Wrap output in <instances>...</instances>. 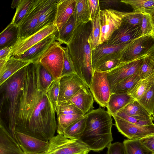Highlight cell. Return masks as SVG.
<instances>
[{
    "mask_svg": "<svg viewBox=\"0 0 154 154\" xmlns=\"http://www.w3.org/2000/svg\"><path fill=\"white\" fill-rule=\"evenodd\" d=\"M106 154H125L123 143L119 142L110 143L107 147Z\"/></svg>",
    "mask_w": 154,
    "mask_h": 154,
    "instance_id": "46",
    "label": "cell"
},
{
    "mask_svg": "<svg viewBox=\"0 0 154 154\" xmlns=\"http://www.w3.org/2000/svg\"><path fill=\"white\" fill-rule=\"evenodd\" d=\"M0 154H24L18 143L0 126Z\"/></svg>",
    "mask_w": 154,
    "mask_h": 154,
    "instance_id": "21",
    "label": "cell"
},
{
    "mask_svg": "<svg viewBox=\"0 0 154 154\" xmlns=\"http://www.w3.org/2000/svg\"><path fill=\"white\" fill-rule=\"evenodd\" d=\"M122 12L111 8L100 10L99 12L100 35L99 45L108 41L112 33L122 24L123 18L136 13Z\"/></svg>",
    "mask_w": 154,
    "mask_h": 154,
    "instance_id": "4",
    "label": "cell"
},
{
    "mask_svg": "<svg viewBox=\"0 0 154 154\" xmlns=\"http://www.w3.org/2000/svg\"><path fill=\"white\" fill-rule=\"evenodd\" d=\"M120 2L131 6L134 11L149 13L154 16V0H122Z\"/></svg>",
    "mask_w": 154,
    "mask_h": 154,
    "instance_id": "28",
    "label": "cell"
},
{
    "mask_svg": "<svg viewBox=\"0 0 154 154\" xmlns=\"http://www.w3.org/2000/svg\"><path fill=\"white\" fill-rule=\"evenodd\" d=\"M127 115L143 121L154 120L152 115L137 100H134L123 109Z\"/></svg>",
    "mask_w": 154,
    "mask_h": 154,
    "instance_id": "24",
    "label": "cell"
},
{
    "mask_svg": "<svg viewBox=\"0 0 154 154\" xmlns=\"http://www.w3.org/2000/svg\"><path fill=\"white\" fill-rule=\"evenodd\" d=\"M138 73L141 79H146L154 74V54L143 59Z\"/></svg>",
    "mask_w": 154,
    "mask_h": 154,
    "instance_id": "38",
    "label": "cell"
},
{
    "mask_svg": "<svg viewBox=\"0 0 154 154\" xmlns=\"http://www.w3.org/2000/svg\"><path fill=\"white\" fill-rule=\"evenodd\" d=\"M59 82L60 92L57 106L67 101L82 88L87 86L75 73L61 77Z\"/></svg>",
    "mask_w": 154,
    "mask_h": 154,
    "instance_id": "13",
    "label": "cell"
},
{
    "mask_svg": "<svg viewBox=\"0 0 154 154\" xmlns=\"http://www.w3.org/2000/svg\"><path fill=\"white\" fill-rule=\"evenodd\" d=\"M26 66L0 86V126L17 142L15 134L16 118Z\"/></svg>",
    "mask_w": 154,
    "mask_h": 154,
    "instance_id": "2",
    "label": "cell"
},
{
    "mask_svg": "<svg viewBox=\"0 0 154 154\" xmlns=\"http://www.w3.org/2000/svg\"><path fill=\"white\" fill-rule=\"evenodd\" d=\"M140 79L138 72L124 79L117 84L111 90V94L127 93Z\"/></svg>",
    "mask_w": 154,
    "mask_h": 154,
    "instance_id": "32",
    "label": "cell"
},
{
    "mask_svg": "<svg viewBox=\"0 0 154 154\" xmlns=\"http://www.w3.org/2000/svg\"><path fill=\"white\" fill-rule=\"evenodd\" d=\"M75 25L74 19L72 16L60 31L57 32L56 40L61 44L63 43L66 45L71 38Z\"/></svg>",
    "mask_w": 154,
    "mask_h": 154,
    "instance_id": "35",
    "label": "cell"
},
{
    "mask_svg": "<svg viewBox=\"0 0 154 154\" xmlns=\"http://www.w3.org/2000/svg\"><path fill=\"white\" fill-rule=\"evenodd\" d=\"M64 61L63 70L61 77L75 73L72 68L68 55L66 47H63Z\"/></svg>",
    "mask_w": 154,
    "mask_h": 154,
    "instance_id": "45",
    "label": "cell"
},
{
    "mask_svg": "<svg viewBox=\"0 0 154 154\" xmlns=\"http://www.w3.org/2000/svg\"><path fill=\"white\" fill-rule=\"evenodd\" d=\"M112 116L118 131L128 139H139L154 135V125H141L129 122L115 115Z\"/></svg>",
    "mask_w": 154,
    "mask_h": 154,
    "instance_id": "10",
    "label": "cell"
},
{
    "mask_svg": "<svg viewBox=\"0 0 154 154\" xmlns=\"http://www.w3.org/2000/svg\"><path fill=\"white\" fill-rule=\"evenodd\" d=\"M91 22L76 24L72 35L66 44L68 55L74 72L89 88L93 72L91 50L88 37Z\"/></svg>",
    "mask_w": 154,
    "mask_h": 154,
    "instance_id": "1",
    "label": "cell"
},
{
    "mask_svg": "<svg viewBox=\"0 0 154 154\" xmlns=\"http://www.w3.org/2000/svg\"><path fill=\"white\" fill-rule=\"evenodd\" d=\"M15 134L17 142L24 153L38 154L46 152L48 142L17 131H15Z\"/></svg>",
    "mask_w": 154,
    "mask_h": 154,
    "instance_id": "16",
    "label": "cell"
},
{
    "mask_svg": "<svg viewBox=\"0 0 154 154\" xmlns=\"http://www.w3.org/2000/svg\"><path fill=\"white\" fill-rule=\"evenodd\" d=\"M20 0H13L12 2L11 7L12 8H17L18 7Z\"/></svg>",
    "mask_w": 154,
    "mask_h": 154,
    "instance_id": "52",
    "label": "cell"
},
{
    "mask_svg": "<svg viewBox=\"0 0 154 154\" xmlns=\"http://www.w3.org/2000/svg\"><path fill=\"white\" fill-rule=\"evenodd\" d=\"M134 100L127 93L111 94L106 107L107 111L111 116L115 115Z\"/></svg>",
    "mask_w": 154,
    "mask_h": 154,
    "instance_id": "20",
    "label": "cell"
},
{
    "mask_svg": "<svg viewBox=\"0 0 154 154\" xmlns=\"http://www.w3.org/2000/svg\"><path fill=\"white\" fill-rule=\"evenodd\" d=\"M143 13L140 12L136 13L124 17L123 21L133 25L140 27L143 19Z\"/></svg>",
    "mask_w": 154,
    "mask_h": 154,
    "instance_id": "44",
    "label": "cell"
},
{
    "mask_svg": "<svg viewBox=\"0 0 154 154\" xmlns=\"http://www.w3.org/2000/svg\"><path fill=\"white\" fill-rule=\"evenodd\" d=\"M154 80V74L146 79H140L128 92L134 100H138L143 96L151 82Z\"/></svg>",
    "mask_w": 154,
    "mask_h": 154,
    "instance_id": "30",
    "label": "cell"
},
{
    "mask_svg": "<svg viewBox=\"0 0 154 154\" xmlns=\"http://www.w3.org/2000/svg\"><path fill=\"white\" fill-rule=\"evenodd\" d=\"M127 44L114 45L104 42L92 50L91 60L93 72L107 61L115 59L121 60L122 50Z\"/></svg>",
    "mask_w": 154,
    "mask_h": 154,
    "instance_id": "9",
    "label": "cell"
},
{
    "mask_svg": "<svg viewBox=\"0 0 154 154\" xmlns=\"http://www.w3.org/2000/svg\"><path fill=\"white\" fill-rule=\"evenodd\" d=\"M63 47L54 41L37 63L42 65L52 75L54 80L61 76L63 64Z\"/></svg>",
    "mask_w": 154,
    "mask_h": 154,
    "instance_id": "7",
    "label": "cell"
},
{
    "mask_svg": "<svg viewBox=\"0 0 154 154\" xmlns=\"http://www.w3.org/2000/svg\"><path fill=\"white\" fill-rule=\"evenodd\" d=\"M91 22V29L88 40L92 51L99 45L100 35L99 12Z\"/></svg>",
    "mask_w": 154,
    "mask_h": 154,
    "instance_id": "36",
    "label": "cell"
},
{
    "mask_svg": "<svg viewBox=\"0 0 154 154\" xmlns=\"http://www.w3.org/2000/svg\"><path fill=\"white\" fill-rule=\"evenodd\" d=\"M57 32L54 23L48 24L32 34L24 38L18 39L14 45L12 56H18L48 35Z\"/></svg>",
    "mask_w": 154,
    "mask_h": 154,
    "instance_id": "12",
    "label": "cell"
},
{
    "mask_svg": "<svg viewBox=\"0 0 154 154\" xmlns=\"http://www.w3.org/2000/svg\"><path fill=\"white\" fill-rule=\"evenodd\" d=\"M151 154H154V152H153V153H152Z\"/></svg>",
    "mask_w": 154,
    "mask_h": 154,
    "instance_id": "54",
    "label": "cell"
},
{
    "mask_svg": "<svg viewBox=\"0 0 154 154\" xmlns=\"http://www.w3.org/2000/svg\"><path fill=\"white\" fill-rule=\"evenodd\" d=\"M121 59H115L107 61L101 65L95 71L108 72L118 65Z\"/></svg>",
    "mask_w": 154,
    "mask_h": 154,
    "instance_id": "47",
    "label": "cell"
},
{
    "mask_svg": "<svg viewBox=\"0 0 154 154\" xmlns=\"http://www.w3.org/2000/svg\"><path fill=\"white\" fill-rule=\"evenodd\" d=\"M72 16L76 24L87 23L90 21L88 18L87 0H76Z\"/></svg>",
    "mask_w": 154,
    "mask_h": 154,
    "instance_id": "29",
    "label": "cell"
},
{
    "mask_svg": "<svg viewBox=\"0 0 154 154\" xmlns=\"http://www.w3.org/2000/svg\"><path fill=\"white\" fill-rule=\"evenodd\" d=\"M101 2L102 6L105 8L115 6L119 3L118 0H102Z\"/></svg>",
    "mask_w": 154,
    "mask_h": 154,
    "instance_id": "50",
    "label": "cell"
},
{
    "mask_svg": "<svg viewBox=\"0 0 154 154\" xmlns=\"http://www.w3.org/2000/svg\"><path fill=\"white\" fill-rule=\"evenodd\" d=\"M35 0H20L11 22L18 27L32 8Z\"/></svg>",
    "mask_w": 154,
    "mask_h": 154,
    "instance_id": "27",
    "label": "cell"
},
{
    "mask_svg": "<svg viewBox=\"0 0 154 154\" xmlns=\"http://www.w3.org/2000/svg\"><path fill=\"white\" fill-rule=\"evenodd\" d=\"M84 115L67 114L57 116V131L58 134H63L65 130L79 120Z\"/></svg>",
    "mask_w": 154,
    "mask_h": 154,
    "instance_id": "37",
    "label": "cell"
},
{
    "mask_svg": "<svg viewBox=\"0 0 154 154\" xmlns=\"http://www.w3.org/2000/svg\"><path fill=\"white\" fill-rule=\"evenodd\" d=\"M9 58L0 60V76L4 70L5 65Z\"/></svg>",
    "mask_w": 154,
    "mask_h": 154,
    "instance_id": "51",
    "label": "cell"
},
{
    "mask_svg": "<svg viewBox=\"0 0 154 154\" xmlns=\"http://www.w3.org/2000/svg\"><path fill=\"white\" fill-rule=\"evenodd\" d=\"M140 30L141 36L148 35L154 37V16L149 13L143 14Z\"/></svg>",
    "mask_w": 154,
    "mask_h": 154,
    "instance_id": "39",
    "label": "cell"
},
{
    "mask_svg": "<svg viewBox=\"0 0 154 154\" xmlns=\"http://www.w3.org/2000/svg\"><path fill=\"white\" fill-rule=\"evenodd\" d=\"M115 116L129 122L138 125L148 126L154 125L153 122V120L140 121L128 116L124 112L123 109L118 112Z\"/></svg>",
    "mask_w": 154,
    "mask_h": 154,
    "instance_id": "42",
    "label": "cell"
},
{
    "mask_svg": "<svg viewBox=\"0 0 154 154\" xmlns=\"http://www.w3.org/2000/svg\"><path fill=\"white\" fill-rule=\"evenodd\" d=\"M107 74V72L94 71L89 88L94 100L103 107H106L111 94Z\"/></svg>",
    "mask_w": 154,
    "mask_h": 154,
    "instance_id": "8",
    "label": "cell"
},
{
    "mask_svg": "<svg viewBox=\"0 0 154 154\" xmlns=\"http://www.w3.org/2000/svg\"><path fill=\"white\" fill-rule=\"evenodd\" d=\"M76 0H58L54 24L59 32L63 26L72 16Z\"/></svg>",
    "mask_w": 154,
    "mask_h": 154,
    "instance_id": "19",
    "label": "cell"
},
{
    "mask_svg": "<svg viewBox=\"0 0 154 154\" xmlns=\"http://www.w3.org/2000/svg\"><path fill=\"white\" fill-rule=\"evenodd\" d=\"M94 99L89 88L86 86L69 100L59 106L72 104L85 115L94 108Z\"/></svg>",
    "mask_w": 154,
    "mask_h": 154,
    "instance_id": "18",
    "label": "cell"
},
{
    "mask_svg": "<svg viewBox=\"0 0 154 154\" xmlns=\"http://www.w3.org/2000/svg\"><path fill=\"white\" fill-rule=\"evenodd\" d=\"M46 154H88L90 151L80 139H70L58 134L48 141Z\"/></svg>",
    "mask_w": 154,
    "mask_h": 154,
    "instance_id": "5",
    "label": "cell"
},
{
    "mask_svg": "<svg viewBox=\"0 0 154 154\" xmlns=\"http://www.w3.org/2000/svg\"><path fill=\"white\" fill-rule=\"evenodd\" d=\"M139 140L144 147L151 152H154V135L145 137Z\"/></svg>",
    "mask_w": 154,
    "mask_h": 154,
    "instance_id": "48",
    "label": "cell"
},
{
    "mask_svg": "<svg viewBox=\"0 0 154 154\" xmlns=\"http://www.w3.org/2000/svg\"><path fill=\"white\" fill-rule=\"evenodd\" d=\"M36 64L38 71V89L46 93L54 79L51 75L42 65L38 63Z\"/></svg>",
    "mask_w": 154,
    "mask_h": 154,
    "instance_id": "31",
    "label": "cell"
},
{
    "mask_svg": "<svg viewBox=\"0 0 154 154\" xmlns=\"http://www.w3.org/2000/svg\"><path fill=\"white\" fill-rule=\"evenodd\" d=\"M154 80L150 83L141 97L137 101L152 115L153 116Z\"/></svg>",
    "mask_w": 154,
    "mask_h": 154,
    "instance_id": "34",
    "label": "cell"
},
{
    "mask_svg": "<svg viewBox=\"0 0 154 154\" xmlns=\"http://www.w3.org/2000/svg\"><path fill=\"white\" fill-rule=\"evenodd\" d=\"M58 0H48L38 18L35 32L54 20L56 11V4Z\"/></svg>",
    "mask_w": 154,
    "mask_h": 154,
    "instance_id": "22",
    "label": "cell"
},
{
    "mask_svg": "<svg viewBox=\"0 0 154 154\" xmlns=\"http://www.w3.org/2000/svg\"><path fill=\"white\" fill-rule=\"evenodd\" d=\"M141 35L140 27L123 21L121 26L112 33L110 39L105 42L109 45H124L140 36Z\"/></svg>",
    "mask_w": 154,
    "mask_h": 154,
    "instance_id": "15",
    "label": "cell"
},
{
    "mask_svg": "<svg viewBox=\"0 0 154 154\" xmlns=\"http://www.w3.org/2000/svg\"><path fill=\"white\" fill-rule=\"evenodd\" d=\"M154 47V37L140 36L127 44L122 50L121 61L130 60L143 54Z\"/></svg>",
    "mask_w": 154,
    "mask_h": 154,
    "instance_id": "11",
    "label": "cell"
},
{
    "mask_svg": "<svg viewBox=\"0 0 154 154\" xmlns=\"http://www.w3.org/2000/svg\"><path fill=\"white\" fill-rule=\"evenodd\" d=\"M123 143L125 154H151L153 153L142 145L139 139H125Z\"/></svg>",
    "mask_w": 154,
    "mask_h": 154,
    "instance_id": "33",
    "label": "cell"
},
{
    "mask_svg": "<svg viewBox=\"0 0 154 154\" xmlns=\"http://www.w3.org/2000/svg\"><path fill=\"white\" fill-rule=\"evenodd\" d=\"M86 119L87 116L85 114L66 128L63 135L70 139H80L85 128Z\"/></svg>",
    "mask_w": 154,
    "mask_h": 154,
    "instance_id": "26",
    "label": "cell"
},
{
    "mask_svg": "<svg viewBox=\"0 0 154 154\" xmlns=\"http://www.w3.org/2000/svg\"><path fill=\"white\" fill-rule=\"evenodd\" d=\"M56 33H54L48 35L23 54L14 57L22 61L36 63L51 44L56 41Z\"/></svg>",
    "mask_w": 154,
    "mask_h": 154,
    "instance_id": "17",
    "label": "cell"
},
{
    "mask_svg": "<svg viewBox=\"0 0 154 154\" xmlns=\"http://www.w3.org/2000/svg\"><path fill=\"white\" fill-rule=\"evenodd\" d=\"M19 38L18 27L11 22L0 33V50L14 46Z\"/></svg>",
    "mask_w": 154,
    "mask_h": 154,
    "instance_id": "23",
    "label": "cell"
},
{
    "mask_svg": "<svg viewBox=\"0 0 154 154\" xmlns=\"http://www.w3.org/2000/svg\"><path fill=\"white\" fill-rule=\"evenodd\" d=\"M11 56L7 60L3 71L0 76V86L6 80L29 63Z\"/></svg>",
    "mask_w": 154,
    "mask_h": 154,
    "instance_id": "25",
    "label": "cell"
},
{
    "mask_svg": "<svg viewBox=\"0 0 154 154\" xmlns=\"http://www.w3.org/2000/svg\"><path fill=\"white\" fill-rule=\"evenodd\" d=\"M154 54V47L145 53L133 59L121 61L116 67L108 72L107 78L111 90L119 82L137 73L143 59Z\"/></svg>",
    "mask_w": 154,
    "mask_h": 154,
    "instance_id": "6",
    "label": "cell"
},
{
    "mask_svg": "<svg viewBox=\"0 0 154 154\" xmlns=\"http://www.w3.org/2000/svg\"><path fill=\"white\" fill-rule=\"evenodd\" d=\"M48 0H35L29 12L18 27L19 39L26 38L35 32L39 16Z\"/></svg>",
    "mask_w": 154,
    "mask_h": 154,
    "instance_id": "14",
    "label": "cell"
},
{
    "mask_svg": "<svg viewBox=\"0 0 154 154\" xmlns=\"http://www.w3.org/2000/svg\"><path fill=\"white\" fill-rule=\"evenodd\" d=\"M14 46L0 50V60L7 59L12 56Z\"/></svg>",
    "mask_w": 154,
    "mask_h": 154,
    "instance_id": "49",
    "label": "cell"
},
{
    "mask_svg": "<svg viewBox=\"0 0 154 154\" xmlns=\"http://www.w3.org/2000/svg\"><path fill=\"white\" fill-rule=\"evenodd\" d=\"M55 112L57 116L67 114L85 115L80 110L72 104L57 106Z\"/></svg>",
    "mask_w": 154,
    "mask_h": 154,
    "instance_id": "41",
    "label": "cell"
},
{
    "mask_svg": "<svg viewBox=\"0 0 154 154\" xmlns=\"http://www.w3.org/2000/svg\"><path fill=\"white\" fill-rule=\"evenodd\" d=\"M88 18L91 21L99 12L100 9V2L98 0H87Z\"/></svg>",
    "mask_w": 154,
    "mask_h": 154,
    "instance_id": "43",
    "label": "cell"
},
{
    "mask_svg": "<svg viewBox=\"0 0 154 154\" xmlns=\"http://www.w3.org/2000/svg\"><path fill=\"white\" fill-rule=\"evenodd\" d=\"M59 80L60 78H59L54 80L45 93L55 112L60 92Z\"/></svg>",
    "mask_w": 154,
    "mask_h": 154,
    "instance_id": "40",
    "label": "cell"
},
{
    "mask_svg": "<svg viewBox=\"0 0 154 154\" xmlns=\"http://www.w3.org/2000/svg\"><path fill=\"white\" fill-rule=\"evenodd\" d=\"M24 154H26L24 153ZM38 154H46V153H42Z\"/></svg>",
    "mask_w": 154,
    "mask_h": 154,
    "instance_id": "53",
    "label": "cell"
},
{
    "mask_svg": "<svg viewBox=\"0 0 154 154\" xmlns=\"http://www.w3.org/2000/svg\"><path fill=\"white\" fill-rule=\"evenodd\" d=\"M85 114L86 126L80 139L90 151L100 152L107 147L113 140L112 116L101 107L92 109Z\"/></svg>",
    "mask_w": 154,
    "mask_h": 154,
    "instance_id": "3",
    "label": "cell"
}]
</instances>
